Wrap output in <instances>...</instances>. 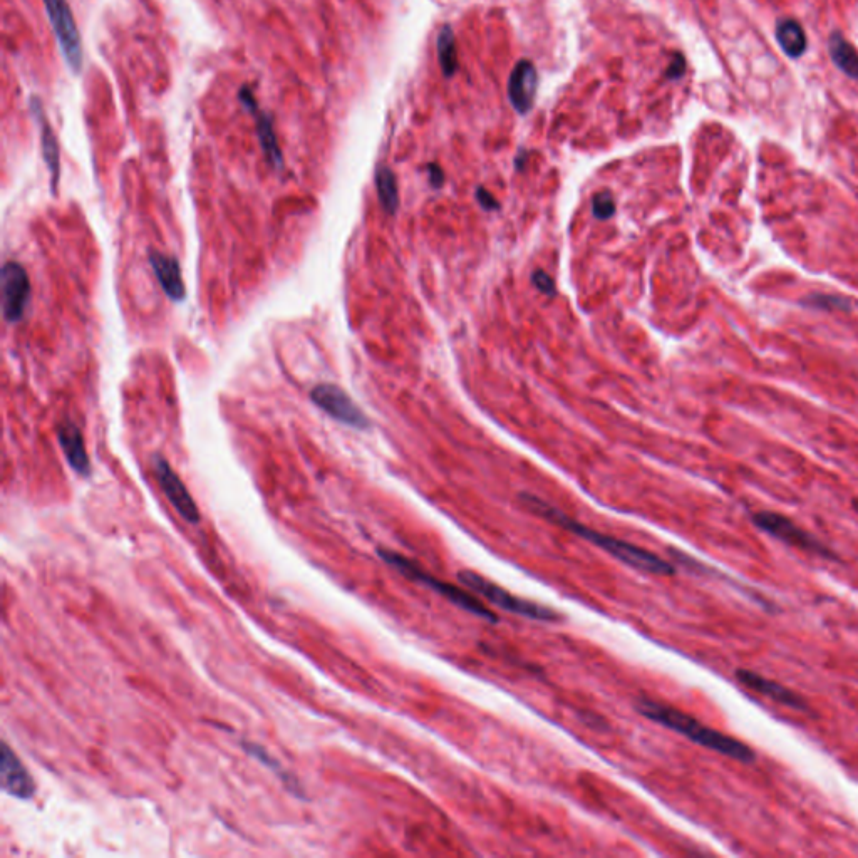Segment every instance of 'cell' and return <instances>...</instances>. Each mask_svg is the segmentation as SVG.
I'll return each instance as SVG.
<instances>
[{"label": "cell", "instance_id": "cell-1", "mask_svg": "<svg viewBox=\"0 0 858 858\" xmlns=\"http://www.w3.org/2000/svg\"><path fill=\"white\" fill-rule=\"evenodd\" d=\"M523 500L527 503L528 508H532L533 512L540 513L542 517L552 520V522L557 523L560 527L567 528L570 532H574L575 535L585 538L587 542L594 543L597 547L602 548L604 552L612 555L614 559L621 560L622 564L629 565L632 569L659 575H667L674 572V567L671 564H667L666 560H662L656 554L647 552L646 548L637 547V545L624 542V540H619V538L595 532V530L585 527L582 523L570 520L567 515H564L557 508L550 507L548 503L542 502L540 498L532 497V495H523Z\"/></svg>", "mask_w": 858, "mask_h": 858}, {"label": "cell", "instance_id": "cell-2", "mask_svg": "<svg viewBox=\"0 0 858 858\" xmlns=\"http://www.w3.org/2000/svg\"><path fill=\"white\" fill-rule=\"evenodd\" d=\"M639 711L652 721H656V723L662 724V726H666L676 733L683 734L688 740L694 741L696 745L716 751L719 755L728 756V758L741 761V763H751L755 760V751L751 750L750 746H746L740 740H734L728 734L704 726L703 723H699L698 719H694L689 714L681 713L678 709L644 701L639 706Z\"/></svg>", "mask_w": 858, "mask_h": 858}, {"label": "cell", "instance_id": "cell-3", "mask_svg": "<svg viewBox=\"0 0 858 858\" xmlns=\"http://www.w3.org/2000/svg\"><path fill=\"white\" fill-rule=\"evenodd\" d=\"M458 577H460L461 584L466 585L475 594L480 595V597L488 600V602H492L493 605H497L500 609L507 610L510 614H518V616L527 617V619H532V621H559V614L555 610L548 609L545 605L537 604V602H532V600L522 599V597L510 594L508 590L502 589L500 585L493 584L492 580L485 579L483 575L471 572V570H463Z\"/></svg>", "mask_w": 858, "mask_h": 858}, {"label": "cell", "instance_id": "cell-4", "mask_svg": "<svg viewBox=\"0 0 858 858\" xmlns=\"http://www.w3.org/2000/svg\"><path fill=\"white\" fill-rule=\"evenodd\" d=\"M379 554H381V557L391 567L398 569L401 574L408 575V579L418 580L421 584L428 585L429 589L435 590L441 597L450 600L451 604L458 605L460 609L471 612V614H475L476 617H481V619H486V621H497L495 612L488 609L485 604H481L480 600L473 597L468 590H463L461 587H456V585L436 579L433 575H429L428 572L419 569L418 565L414 564V562H409L408 559H404V557L396 554V552L381 550Z\"/></svg>", "mask_w": 858, "mask_h": 858}, {"label": "cell", "instance_id": "cell-5", "mask_svg": "<svg viewBox=\"0 0 858 858\" xmlns=\"http://www.w3.org/2000/svg\"><path fill=\"white\" fill-rule=\"evenodd\" d=\"M47 16L51 21L57 42L61 46L64 59L74 73H81L83 69V46L79 36L78 26L74 21L73 11L69 7L68 0H44Z\"/></svg>", "mask_w": 858, "mask_h": 858}, {"label": "cell", "instance_id": "cell-6", "mask_svg": "<svg viewBox=\"0 0 858 858\" xmlns=\"http://www.w3.org/2000/svg\"><path fill=\"white\" fill-rule=\"evenodd\" d=\"M753 522L763 532L770 533L771 537L778 538L790 547L798 548L808 554L820 555V557H832L830 550L820 540L783 515L773 512L756 513Z\"/></svg>", "mask_w": 858, "mask_h": 858}, {"label": "cell", "instance_id": "cell-7", "mask_svg": "<svg viewBox=\"0 0 858 858\" xmlns=\"http://www.w3.org/2000/svg\"><path fill=\"white\" fill-rule=\"evenodd\" d=\"M312 403L321 408L331 418L337 419L339 423L356 429L369 428V419L362 413L346 391L337 388L334 384H319L311 391Z\"/></svg>", "mask_w": 858, "mask_h": 858}, {"label": "cell", "instance_id": "cell-8", "mask_svg": "<svg viewBox=\"0 0 858 858\" xmlns=\"http://www.w3.org/2000/svg\"><path fill=\"white\" fill-rule=\"evenodd\" d=\"M29 299L31 282L26 270L17 262H6L2 267V311L6 321H21Z\"/></svg>", "mask_w": 858, "mask_h": 858}, {"label": "cell", "instance_id": "cell-9", "mask_svg": "<svg viewBox=\"0 0 858 858\" xmlns=\"http://www.w3.org/2000/svg\"><path fill=\"white\" fill-rule=\"evenodd\" d=\"M153 470H155L156 478L160 483L161 490L168 498V502L173 505L178 515L183 520L190 523L200 522V510L197 503L193 500L192 495L187 490L185 483L181 481L180 476L176 475L170 463L163 456H153Z\"/></svg>", "mask_w": 858, "mask_h": 858}, {"label": "cell", "instance_id": "cell-10", "mask_svg": "<svg viewBox=\"0 0 858 858\" xmlns=\"http://www.w3.org/2000/svg\"><path fill=\"white\" fill-rule=\"evenodd\" d=\"M537 89L538 73L535 66L527 59L518 61L508 79V98L512 101L513 108L520 114H527L532 109Z\"/></svg>", "mask_w": 858, "mask_h": 858}, {"label": "cell", "instance_id": "cell-11", "mask_svg": "<svg viewBox=\"0 0 858 858\" xmlns=\"http://www.w3.org/2000/svg\"><path fill=\"white\" fill-rule=\"evenodd\" d=\"M736 678H738V681L745 688L751 689V691H755V693L761 694V696H765V698L771 699L775 703L783 704V706L793 709L807 708V703H805V699L800 694H796L795 691H791V689L786 688L783 684L763 678L758 672L740 669V671L736 672Z\"/></svg>", "mask_w": 858, "mask_h": 858}, {"label": "cell", "instance_id": "cell-12", "mask_svg": "<svg viewBox=\"0 0 858 858\" xmlns=\"http://www.w3.org/2000/svg\"><path fill=\"white\" fill-rule=\"evenodd\" d=\"M0 765H2V770H0L2 790L9 795L16 796V798H21V800H27L34 795L36 783L29 775V771L22 765L21 760L17 758L16 753L7 745H4Z\"/></svg>", "mask_w": 858, "mask_h": 858}, {"label": "cell", "instance_id": "cell-13", "mask_svg": "<svg viewBox=\"0 0 858 858\" xmlns=\"http://www.w3.org/2000/svg\"><path fill=\"white\" fill-rule=\"evenodd\" d=\"M56 433L71 468L81 476L91 475V463L81 429L68 419L57 424Z\"/></svg>", "mask_w": 858, "mask_h": 858}, {"label": "cell", "instance_id": "cell-14", "mask_svg": "<svg viewBox=\"0 0 858 858\" xmlns=\"http://www.w3.org/2000/svg\"><path fill=\"white\" fill-rule=\"evenodd\" d=\"M150 264L156 279L160 282L161 289L165 290V294L175 302L185 299L187 290H185V282L181 277L178 260L175 257H170V255L161 254V252H151Z\"/></svg>", "mask_w": 858, "mask_h": 858}, {"label": "cell", "instance_id": "cell-15", "mask_svg": "<svg viewBox=\"0 0 858 858\" xmlns=\"http://www.w3.org/2000/svg\"><path fill=\"white\" fill-rule=\"evenodd\" d=\"M32 111L36 114L39 126H41L42 155H44V161H46L49 173H51L52 193H56L59 175H61L59 146H57L56 136H54V131L47 121L46 114L42 111V104L37 99H32Z\"/></svg>", "mask_w": 858, "mask_h": 858}, {"label": "cell", "instance_id": "cell-16", "mask_svg": "<svg viewBox=\"0 0 858 858\" xmlns=\"http://www.w3.org/2000/svg\"><path fill=\"white\" fill-rule=\"evenodd\" d=\"M776 41L786 56L798 59L807 51V34L803 27L793 19H781L776 24Z\"/></svg>", "mask_w": 858, "mask_h": 858}, {"label": "cell", "instance_id": "cell-17", "mask_svg": "<svg viewBox=\"0 0 858 858\" xmlns=\"http://www.w3.org/2000/svg\"><path fill=\"white\" fill-rule=\"evenodd\" d=\"M828 52L833 63L842 73L858 81V51L840 32H833L830 36Z\"/></svg>", "mask_w": 858, "mask_h": 858}, {"label": "cell", "instance_id": "cell-18", "mask_svg": "<svg viewBox=\"0 0 858 858\" xmlns=\"http://www.w3.org/2000/svg\"><path fill=\"white\" fill-rule=\"evenodd\" d=\"M257 131H259L260 145L264 148L265 156L270 161V165L277 170H282L284 158H282V151H280L279 143L275 138L274 126H272V121L267 114H257Z\"/></svg>", "mask_w": 858, "mask_h": 858}, {"label": "cell", "instance_id": "cell-19", "mask_svg": "<svg viewBox=\"0 0 858 858\" xmlns=\"http://www.w3.org/2000/svg\"><path fill=\"white\" fill-rule=\"evenodd\" d=\"M376 188H378L379 202L386 212L396 213L399 207L398 183L393 171L381 166L376 173Z\"/></svg>", "mask_w": 858, "mask_h": 858}, {"label": "cell", "instance_id": "cell-20", "mask_svg": "<svg viewBox=\"0 0 858 858\" xmlns=\"http://www.w3.org/2000/svg\"><path fill=\"white\" fill-rule=\"evenodd\" d=\"M438 61H440L441 71L446 78H450L458 69V56H456L455 34L451 31L450 26H445L438 34Z\"/></svg>", "mask_w": 858, "mask_h": 858}, {"label": "cell", "instance_id": "cell-21", "mask_svg": "<svg viewBox=\"0 0 858 858\" xmlns=\"http://www.w3.org/2000/svg\"><path fill=\"white\" fill-rule=\"evenodd\" d=\"M592 208H594L595 217L599 218V220H607V218L612 217L614 212H616V202H614V198H612L610 193H599V195H595L594 197Z\"/></svg>", "mask_w": 858, "mask_h": 858}, {"label": "cell", "instance_id": "cell-22", "mask_svg": "<svg viewBox=\"0 0 858 858\" xmlns=\"http://www.w3.org/2000/svg\"><path fill=\"white\" fill-rule=\"evenodd\" d=\"M245 750H247L249 755H252L254 758H257V760L262 761L265 766H270L272 770L277 771L285 781H290L289 776L284 773V768H282L280 763H277V761L269 755V751H265L264 748H260L259 745H254V743H245Z\"/></svg>", "mask_w": 858, "mask_h": 858}, {"label": "cell", "instance_id": "cell-23", "mask_svg": "<svg viewBox=\"0 0 858 858\" xmlns=\"http://www.w3.org/2000/svg\"><path fill=\"white\" fill-rule=\"evenodd\" d=\"M807 304L815 305L820 309H848L850 307L847 300L842 299V297H835V295H812L807 300Z\"/></svg>", "mask_w": 858, "mask_h": 858}, {"label": "cell", "instance_id": "cell-24", "mask_svg": "<svg viewBox=\"0 0 858 858\" xmlns=\"http://www.w3.org/2000/svg\"><path fill=\"white\" fill-rule=\"evenodd\" d=\"M533 284L537 287L540 292L543 294L550 295V297H554L555 295V284L554 280L550 275L545 274L542 270H537L535 274H533Z\"/></svg>", "mask_w": 858, "mask_h": 858}, {"label": "cell", "instance_id": "cell-25", "mask_svg": "<svg viewBox=\"0 0 858 858\" xmlns=\"http://www.w3.org/2000/svg\"><path fill=\"white\" fill-rule=\"evenodd\" d=\"M684 71H686V59L681 54H674V59H672L669 71H667V78L679 79L683 76Z\"/></svg>", "mask_w": 858, "mask_h": 858}, {"label": "cell", "instance_id": "cell-26", "mask_svg": "<svg viewBox=\"0 0 858 858\" xmlns=\"http://www.w3.org/2000/svg\"><path fill=\"white\" fill-rule=\"evenodd\" d=\"M476 197H478V200H480L481 207L486 208V210H497V200H495V198H493L490 193L485 192L483 188H478V193H476Z\"/></svg>", "mask_w": 858, "mask_h": 858}, {"label": "cell", "instance_id": "cell-27", "mask_svg": "<svg viewBox=\"0 0 858 858\" xmlns=\"http://www.w3.org/2000/svg\"><path fill=\"white\" fill-rule=\"evenodd\" d=\"M429 173H431V183L435 185V187H441V183H443V171L440 170V166L431 165L429 166Z\"/></svg>", "mask_w": 858, "mask_h": 858}]
</instances>
